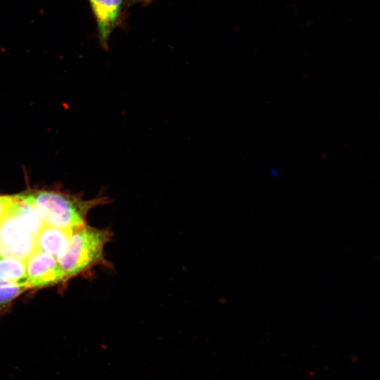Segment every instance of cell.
I'll list each match as a JSON object with an SVG mask.
<instances>
[{"label": "cell", "instance_id": "cell-4", "mask_svg": "<svg viewBox=\"0 0 380 380\" xmlns=\"http://www.w3.org/2000/svg\"><path fill=\"white\" fill-rule=\"evenodd\" d=\"M27 288H42L54 285L65 279L56 258L36 250L26 260Z\"/></svg>", "mask_w": 380, "mask_h": 380}, {"label": "cell", "instance_id": "cell-10", "mask_svg": "<svg viewBox=\"0 0 380 380\" xmlns=\"http://www.w3.org/2000/svg\"><path fill=\"white\" fill-rule=\"evenodd\" d=\"M130 1L133 3H141L144 4H147L150 2V0H129Z\"/></svg>", "mask_w": 380, "mask_h": 380}, {"label": "cell", "instance_id": "cell-1", "mask_svg": "<svg viewBox=\"0 0 380 380\" xmlns=\"http://www.w3.org/2000/svg\"><path fill=\"white\" fill-rule=\"evenodd\" d=\"M0 220V257L25 261L37 250V236L45 225L34 206L21 194Z\"/></svg>", "mask_w": 380, "mask_h": 380}, {"label": "cell", "instance_id": "cell-8", "mask_svg": "<svg viewBox=\"0 0 380 380\" xmlns=\"http://www.w3.org/2000/svg\"><path fill=\"white\" fill-rule=\"evenodd\" d=\"M27 289L24 285L8 282L0 279V304L11 301Z\"/></svg>", "mask_w": 380, "mask_h": 380}, {"label": "cell", "instance_id": "cell-2", "mask_svg": "<svg viewBox=\"0 0 380 380\" xmlns=\"http://www.w3.org/2000/svg\"><path fill=\"white\" fill-rule=\"evenodd\" d=\"M21 194L34 206L45 224L67 229L86 224V217L91 210L109 203L104 196L84 200L49 189L30 190Z\"/></svg>", "mask_w": 380, "mask_h": 380}, {"label": "cell", "instance_id": "cell-9", "mask_svg": "<svg viewBox=\"0 0 380 380\" xmlns=\"http://www.w3.org/2000/svg\"><path fill=\"white\" fill-rule=\"evenodd\" d=\"M14 196L0 195V220L8 211Z\"/></svg>", "mask_w": 380, "mask_h": 380}, {"label": "cell", "instance_id": "cell-7", "mask_svg": "<svg viewBox=\"0 0 380 380\" xmlns=\"http://www.w3.org/2000/svg\"><path fill=\"white\" fill-rule=\"evenodd\" d=\"M0 279L8 282L25 286V261L15 258L0 257Z\"/></svg>", "mask_w": 380, "mask_h": 380}, {"label": "cell", "instance_id": "cell-3", "mask_svg": "<svg viewBox=\"0 0 380 380\" xmlns=\"http://www.w3.org/2000/svg\"><path fill=\"white\" fill-rule=\"evenodd\" d=\"M112 236L109 229H98L87 224L74 229L65 251L57 258L65 279L76 276L101 263L106 265L104 248Z\"/></svg>", "mask_w": 380, "mask_h": 380}, {"label": "cell", "instance_id": "cell-5", "mask_svg": "<svg viewBox=\"0 0 380 380\" xmlns=\"http://www.w3.org/2000/svg\"><path fill=\"white\" fill-rule=\"evenodd\" d=\"M126 0H88L95 18L100 45L108 49L110 37L119 23Z\"/></svg>", "mask_w": 380, "mask_h": 380}, {"label": "cell", "instance_id": "cell-6", "mask_svg": "<svg viewBox=\"0 0 380 380\" xmlns=\"http://www.w3.org/2000/svg\"><path fill=\"white\" fill-rule=\"evenodd\" d=\"M72 230L45 224L37 236V250L57 258L65 251Z\"/></svg>", "mask_w": 380, "mask_h": 380}]
</instances>
